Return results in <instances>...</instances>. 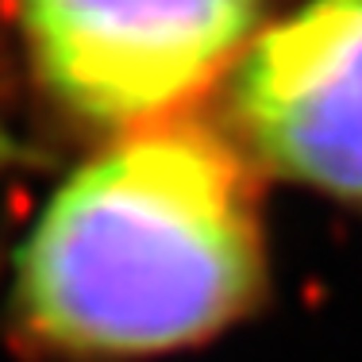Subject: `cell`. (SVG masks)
<instances>
[{
  "label": "cell",
  "mask_w": 362,
  "mask_h": 362,
  "mask_svg": "<svg viewBox=\"0 0 362 362\" xmlns=\"http://www.w3.org/2000/svg\"><path fill=\"white\" fill-rule=\"evenodd\" d=\"M231 116L278 174L362 201V0H305L235 62Z\"/></svg>",
  "instance_id": "obj_3"
},
{
  "label": "cell",
  "mask_w": 362,
  "mask_h": 362,
  "mask_svg": "<svg viewBox=\"0 0 362 362\" xmlns=\"http://www.w3.org/2000/svg\"><path fill=\"white\" fill-rule=\"evenodd\" d=\"M258 189L235 146L151 124L50 197L16 258V313L47 347L135 358L201 343L255 305Z\"/></svg>",
  "instance_id": "obj_1"
},
{
  "label": "cell",
  "mask_w": 362,
  "mask_h": 362,
  "mask_svg": "<svg viewBox=\"0 0 362 362\" xmlns=\"http://www.w3.org/2000/svg\"><path fill=\"white\" fill-rule=\"evenodd\" d=\"M266 0H16L42 89L116 132L162 124L255 42Z\"/></svg>",
  "instance_id": "obj_2"
}]
</instances>
